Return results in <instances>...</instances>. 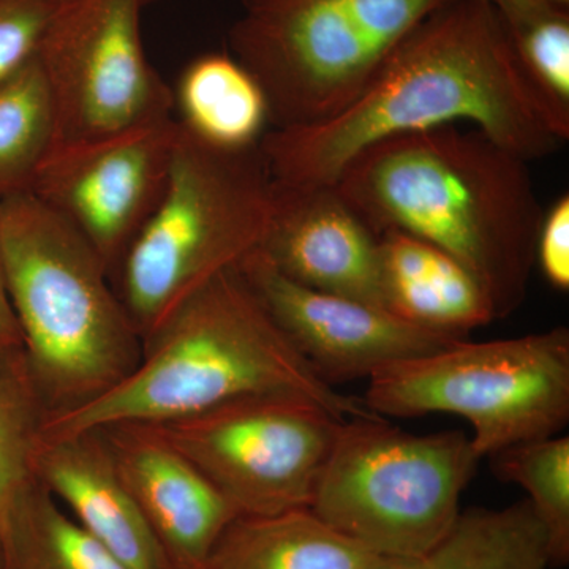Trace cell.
<instances>
[{
  "mask_svg": "<svg viewBox=\"0 0 569 569\" xmlns=\"http://www.w3.org/2000/svg\"><path fill=\"white\" fill-rule=\"evenodd\" d=\"M33 473L71 518L130 569H170L100 430L37 436Z\"/></svg>",
  "mask_w": 569,
  "mask_h": 569,
  "instance_id": "9a60e30c",
  "label": "cell"
},
{
  "mask_svg": "<svg viewBox=\"0 0 569 569\" xmlns=\"http://www.w3.org/2000/svg\"><path fill=\"white\" fill-rule=\"evenodd\" d=\"M447 126L481 130L527 162L569 140V127L520 69L489 0H449L408 33L346 110L269 129L258 149L272 181L332 186L369 146Z\"/></svg>",
  "mask_w": 569,
  "mask_h": 569,
  "instance_id": "6da1fadb",
  "label": "cell"
},
{
  "mask_svg": "<svg viewBox=\"0 0 569 569\" xmlns=\"http://www.w3.org/2000/svg\"><path fill=\"white\" fill-rule=\"evenodd\" d=\"M479 460L460 430L413 436L385 418L348 419L309 509L378 557L426 559L462 512Z\"/></svg>",
  "mask_w": 569,
  "mask_h": 569,
  "instance_id": "52a82bcc",
  "label": "cell"
},
{
  "mask_svg": "<svg viewBox=\"0 0 569 569\" xmlns=\"http://www.w3.org/2000/svg\"><path fill=\"white\" fill-rule=\"evenodd\" d=\"M535 263L553 288L569 290V197L561 194L539 223Z\"/></svg>",
  "mask_w": 569,
  "mask_h": 569,
  "instance_id": "484cf974",
  "label": "cell"
},
{
  "mask_svg": "<svg viewBox=\"0 0 569 569\" xmlns=\"http://www.w3.org/2000/svg\"><path fill=\"white\" fill-rule=\"evenodd\" d=\"M0 569H9L7 565L6 549H3L2 538H0Z\"/></svg>",
  "mask_w": 569,
  "mask_h": 569,
  "instance_id": "f546056e",
  "label": "cell"
},
{
  "mask_svg": "<svg viewBox=\"0 0 569 569\" xmlns=\"http://www.w3.org/2000/svg\"><path fill=\"white\" fill-rule=\"evenodd\" d=\"M496 7L508 6V3L520 2V0H489ZM552 2L569 3V0H552Z\"/></svg>",
  "mask_w": 569,
  "mask_h": 569,
  "instance_id": "f1b7e54d",
  "label": "cell"
},
{
  "mask_svg": "<svg viewBox=\"0 0 569 569\" xmlns=\"http://www.w3.org/2000/svg\"><path fill=\"white\" fill-rule=\"evenodd\" d=\"M365 403L378 417L449 413L473 429L479 459L559 436L569 419V331L458 340L369 378Z\"/></svg>",
  "mask_w": 569,
  "mask_h": 569,
  "instance_id": "ba28073f",
  "label": "cell"
},
{
  "mask_svg": "<svg viewBox=\"0 0 569 569\" xmlns=\"http://www.w3.org/2000/svg\"><path fill=\"white\" fill-rule=\"evenodd\" d=\"M271 198L258 146L224 151L181 126L162 198L116 272L141 347L198 288L260 247Z\"/></svg>",
  "mask_w": 569,
  "mask_h": 569,
  "instance_id": "5b68a950",
  "label": "cell"
},
{
  "mask_svg": "<svg viewBox=\"0 0 569 569\" xmlns=\"http://www.w3.org/2000/svg\"><path fill=\"white\" fill-rule=\"evenodd\" d=\"M52 140L50 89L36 56L0 84V200L31 193Z\"/></svg>",
  "mask_w": 569,
  "mask_h": 569,
  "instance_id": "ffe728a7",
  "label": "cell"
},
{
  "mask_svg": "<svg viewBox=\"0 0 569 569\" xmlns=\"http://www.w3.org/2000/svg\"><path fill=\"white\" fill-rule=\"evenodd\" d=\"M340 422L307 400L254 396L138 426L189 460L239 516H274L310 507Z\"/></svg>",
  "mask_w": 569,
  "mask_h": 569,
  "instance_id": "9c48e42d",
  "label": "cell"
},
{
  "mask_svg": "<svg viewBox=\"0 0 569 569\" xmlns=\"http://www.w3.org/2000/svg\"><path fill=\"white\" fill-rule=\"evenodd\" d=\"M378 234L381 295L389 312L427 331L459 339L496 320L489 291L452 254L403 231Z\"/></svg>",
  "mask_w": 569,
  "mask_h": 569,
  "instance_id": "2e32d148",
  "label": "cell"
},
{
  "mask_svg": "<svg viewBox=\"0 0 569 569\" xmlns=\"http://www.w3.org/2000/svg\"><path fill=\"white\" fill-rule=\"evenodd\" d=\"M254 396L307 400L339 421L381 418L318 376L233 268L198 288L142 342L129 376L91 402L44 415L39 432L157 425Z\"/></svg>",
  "mask_w": 569,
  "mask_h": 569,
  "instance_id": "3957f363",
  "label": "cell"
},
{
  "mask_svg": "<svg viewBox=\"0 0 569 569\" xmlns=\"http://www.w3.org/2000/svg\"><path fill=\"white\" fill-rule=\"evenodd\" d=\"M425 560L429 569H548V535L529 500L468 509Z\"/></svg>",
  "mask_w": 569,
  "mask_h": 569,
  "instance_id": "d6986e66",
  "label": "cell"
},
{
  "mask_svg": "<svg viewBox=\"0 0 569 569\" xmlns=\"http://www.w3.org/2000/svg\"><path fill=\"white\" fill-rule=\"evenodd\" d=\"M280 331L326 383L373 373L458 342L348 296L316 290L277 271L260 250L236 266Z\"/></svg>",
  "mask_w": 569,
  "mask_h": 569,
  "instance_id": "7c38bea8",
  "label": "cell"
},
{
  "mask_svg": "<svg viewBox=\"0 0 569 569\" xmlns=\"http://www.w3.org/2000/svg\"><path fill=\"white\" fill-rule=\"evenodd\" d=\"M58 7L54 0H0V84L36 58Z\"/></svg>",
  "mask_w": 569,
  "mask_h": 569,
  "instance_id": "d4e9b609",
  "label": "cell"
},
{
  "mask_svg": "<svg viewBox=\"0 0 569 569\" xmlns=\"http://www.w3.org/2000/svg\"><path fill=\"white\" fill-rule=\"evenodd\" d=\"M258 250L295 282L385 309L380 234L335 183L272 181L271 212Z\"/></svg>",
  "mask_w": 569,
  "mask_h": 569,
  "instance_id": "4fadbf2b",
  "label": "cell"
},
{
  "mask_svg": "<svg viewBox=\"0 0 569 569\" xmlns=\"http://www.w3.org/2000/svg\"><path fill=\"white\" fill-rule=\"evenodd\" d=\"M170 569H204L238 511L183 456L140 426L100 430Z\"/></svg>",
  "mask_w": 569,
  "mask_h": 569,
  "instance_id": "5bb4252c",
  "label": "cell"
},
{
  "mask_svg": "<svg viewBox=\"0 0 569 569\" xmlns=\"http://www.w3.org/2000/svg\"><path fill=\"white\" fill-rule=\"evenodd\" d=\"M501 481L529 493V503L548 535L550 568L569 561V438L553 436L515 445L490 456Z\"/></svg>",
  "mask_w": 569,
  "mask_h": 569,
  "instance_id": "603a6c76",
  "label": "cell"
},
{
  "mask_svg": "<svg viewBox=\"0 0 569 569\" xmlns=\"http://www.w3.org/2000/svg\"><path fill=\"white\" fill-rule=\"evenodd\" d=\"M58 6H62V3L69 2V0H54Z\"/></svg>",
  "mask_w": 569,
  "mask_h": 569,
  "instance_id": "4dcf8cb0",
  "label": "cell"
},
{
  "mask_svg": "<svg viewBox=\"0 0 569 569\" xmlns=\"http://www.w3.org/2000/svg\"><path fill=\"white\" fill-rule=\"evenodd\" d=\"M178 122L213 148L244 151L257 148L271 129L263 88L238 59L209 52L193 59L173 89Z\"/></svg>",
  "mask_w": 569,
  "mask_h": 569,
  "instance_id": "ac0fdd59",
  "label": "cell"
},
{
  "mask_svg": "<svg viewBox=\"0 0 569 569\" xmlns=\"http://www.w3.org/2000/svg\"><path fill=\"white\" fill-rule=\"evenodd\" d=\"M22 356H24V348H22L20 328L11 310L6 283H3L2 268H0V359H18Z\"/></svg>",
  "mask_w": 569,
  "mask_h": 569,
  "instance_id": "4316f807",
  "label": "cell"
},
{
  "mask_svg": "<svg viewBox=\"0 0 569 569\" xmlns=\"http://www.w3.org/2000/svg\"><path fill=\"white\" fill-rule=\"evenodd\" d=\"M0 268L43 417L91 402L132 372L141 337L107 266L36 194L0 200Z\"/></svg>",
  "mask_w": 569,
  "mask_h": 569,
  "instance_id": "277c9868",
  "label": "cell"
},
{
  "mask_svg": "<svg viewBox=\"0 0 569 569\" xmlns=\"http://www.w3.org/2000/svg\"><path fill=\"white\" fill-rule=\"evenodd\" d=\"M335 186L377 233L417 236L470 269L497 318L522 305L545 211L529 162L481 130L447 126L378 141Z\"/></svg>",
  "mask_w": 569,
  "mask_h": 569,
  "instance_id": "7a4b0ae2",
  "label": "cell"
},
{
  "mask_svg": "<svg viewBox=\"0 0 569 569\" xmlns=\"http://www.w3.org/2000/svg\"><path fill=\"white\" fill-rule=\"evenodd\" d=\"M367 569H429L425 559H403V557H378Z\"/></svg>",
  "mask_w": 569,
  "mask_h": 569,
  "instance_id": "83f0119b",
  "label": "cell"
},
{
  "mask_svg": "<svg viewBox=\"0 0 569 569\" xmlns=\"http://www.w3.org/2000/svg\"><path fill=\"white\" fill-rule=\"evenodd\" d=\"M181 123L168 118L51 153L31 193L102 258L112 283L123 254L159 203Z\"/></svg>",
  "mask_w": 569,
  "mask_h": 569,
  "instance_id": "8fae6325",
  "label": "cell"
},
{
  "mask_svg": "<svg viewBox=\"0 0 569 569\" xmlns=\"http://www.w3.org/2000/svg\"><path fill=\"white\" fill-rule=\"evenodd\" d=\"M9 569H130L37 481L7 539Z\"/></svg>",
  "mask_w": 569,
  "mask_h": 569,
  "instance_id": "44dd1931",
  "label": "cell"
},
{
  "mask_svg": "<svg viewBox=\"0 0 569 569\" xmlns=\"http://www.w3.org/2000/svg\"><path fill=\"white\" fill-rule=\"evenodd\" d=\"M43 410L29 378L24 356L0 359V538L3 549L14 516L37 485L36 448Z\"/></svg>",
  "mask_w": 569,
  "mask_h": 569,
  "instance_id": "cb8c5ba5",
  "label": "cell"
},
{
  "mask_svg": "<svg viewBox=\"0 0 569 569\" xmlns=\"http://www.w3.org/2000/svg\"><path fill=\"white\" fill-rule=\"evenodd\" d=\"M151 2L69 0L56 10L37 51L54 114L50 156L173 118V89L142 43Z\"/></svg>",
  "mask_w": 569,
  "mask_h": 569,
  "instance_id": "30bf717a",
  "label": "cell"
},
{
  "mask_svg": "<svg viewBox=\"0 0 569 569\" xmlns=\"http://www.w3.org/2000/svg\"><path fill=\"white\" fill-rule=\"evenodd\" d=\"M496 9L527 80L569 127V3L520 0Z\"/></svg>",
  "mask_w": 569,
  "mask_h": 569,
  "instance_id": "7402d4cb",
  "label": "cell"
},
{
  "mask_svg": "<svg viewBox=\"0 0 569 569\" xmlns=\"http://www.w3.org/2000/svg\"><path fill=\"white\" fill-rule=\"evenodd\" d=\"M377 559L305 508L239 516L213 546L204 569H367Z\"/></svg>",
  "mask_w": 569,
  "mask_h": 569,
  "instance_id": "e0dca14e",
  "label": "cell"
},
{
  "mask_svg": "<svg viewBox=\"0 0 569 569\" xmlns=\"http://www.w3.org/2000/svg\"><path fill=\"white\" fill-rule=\"evenodd\" d=\"M449 0H242L233 58L263 88L271 129L332 118Z\"/></svg>",
  "mask_w": 569,
  "mask_h": 569,
  "instance_id": "8992f818",
  "label": "cell"
}]
</instances>
